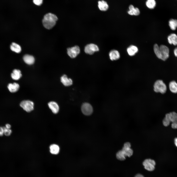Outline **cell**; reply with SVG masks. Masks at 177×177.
<instances>
[{"mask_svg": "<svg viewBox=\"0 0 177 177\" xmlns=\"http://www.w3.org/2000/svg\"><path fill=\"white\" fill-rule=\"evenodd\" d=\"M154 51L156 56L159 59L165 61L169 56V49L166 46L163 45L159 46L156 44L154 45Z\"/></svg>", "mask_w": 177, "mask_h": 177, "instance_id": "1", "label": "cell"}, {"mask_svg": "<svg viewBox=\"0 0 177 177\" xmlns=\"http://www.w3.org/2000/svg\"><path fill=\"white\" fill-rule=\"evenodd\" d=\"M58 20V17L56 15L49 13L46 14L44 16L42 20V23L45 28L50 29L55 25Z\"/></svg>", "mask_w": 177, "mask_h": 177, "instance_id": "2", "label": "cell"}, {"mask_svg": "<svg viewBox=\"0 0 177 177\" xmlns=\"http://www.w3.org/2000/svg\"><path fill=\"white\" fill-rule=\"evenodd\" d=\"M171 122V127L174 129L177 128V113L172 112L166 114L165 117L163 120V125L167 126Z\"/></svg>", "mask_w": 177, "mask_h": 177, "instance_id": "3", "label": "cell"}, {"mask_svg": "<svg viewBox=\"0 0 177 177\" xmlns=\"http://www.w3.org/2000/svg\"><path fill=\"white\" fill-rule=\"evenodd\" d=\"M153 90L156 92L160 93L163 94L165 93L166 86L162 80H158L154 82L153 85Z\"/></svg>", "mask_w": 177, "mask_h": 177, "instance_id": "4", "label": "cell"}, {"mask_svg": "<svg viewBox=\"0 0 177 177\" xmlns=\"http://www.w3.org/2000/svg\"><path fill=\"white\" fill-rule=\"evenodd\" d=\"M20 105L24 110L27 112H30L34 109V103L29 100L22 101L20 103Z\"/></svg>", "mask_w": 177, "mask_h": 177, "instance_id": "5", "label": "cell"}, {"mask_svg": "<svg viewBox=\"0 0 177 177\" xmlns=\"http://www.w3.org/2000/svg\"><path fill=\"white\" fill-rule=\"evenodd\" d=\"M143 164L146 169L148 171H152L155 169L156 163L154 160L149 159L144 160Z\"/></svg>", "mask_w": 177, "mask_h": 177, "instance_id": "6", "label": "cell"}, {"mask_svg": "<svg viewBox=\"0 0 177 177\" xmlns=\"http://www.w3.org/2000/svg\"><path fill=\"white\" fill-rule=\"evenodd\" d=\"M80 52V48L77 45L71 48H69L67 49V53L68 55L72 58H75Z\"/></svg>", "mask_w": 177, "mask_h": 177, "instance_id": "7", "label": "cell"}, {"mask_svg": "<svg viewBox=\"0 0 177 177\" xmlns=\"http://www.w3.org/2000/svg\"><path fill=\"white\" fill-rule=\"evenodd\" d=\"M99 48L96 44H90L87 45L85 47L84 51L87 54L91 55L96 52L99 51Z\"/></svg>", "mask_w": 177, "mask_h": 177, "instance_id": "8", "label": "cell"}, {"mask_svg": "<svg viewBox=\"0 0 177 177\" xmlns=\"http://www.w3.org/2000/svg\"><path fill=\"white\" fill-rule=\"evenodd\" d=\"M81 110L84 115L88 116L92 114L93 109L92 106L90 104L85 103L82 106Z\"/></svg>", "mask_w": 177, "mask_h": 177, "instance_id": "9", "label": "cell"}, {"mask_svg": "<svg viewBox=\"0 0 177 177\" xmlns=\"http://www.w3.org/2000/svg\"><path fill=\"white\" fill-rule=\"evenodd\" d=\"M48 105L53 113L56 114L59 112V106L57 103L54 101L50 102Z\"/></svg>", "mask_w": 177, "mask_h": 177, "instance_id": "10", "label": "cell"}, {"mask_svg": "<svg viewBox=\"0 0 177 177\" xmlns=\"http://www.w3.org/2000/svg\"><path fill=\"white\" fill-rule=\"evenodd\" d=\"M19 84L16 83H10L8 84L7 88L8 90L11 93H14L17 92L19 89Z\"/></svg>", "mask_w": 177, "mask_h": 177, "instance_id": "11", "label": "cell"}, {"mask_svg": "<svg viewBox=\"0 0 177 177\" xmlns=\"http://www.w3.org/2000/svg\"><path fill=\"white\" fill-rule=\"evenodd\" d=\"M110 59L112 61L116 60L120 58V54L118 51L113 50L110 51L109 53Z\"/></svg>", "mask_w": 177, "mask_h": 177, "instance_id": "12", "label": "cell"}, {"mask_svg": "<svg viewBox=\"0 0 177 177\" xmlns=\"http://www.w3.org/2000/svg\"><path fill=\"white\" fill-rule=\"evenodd\" d=\"M22 74L20 71L17 69H15L11 74L12 78L14 80H18L21 77Z\"/></svg>", "mask_w": 177, "mask_h": 177, "instance_id": "13", "label": "cell"}, {"mask_svg": "<svg viewBox=\"0 0 177 177\" xmlns=\"http://www.w3.org/2000/svg\"><path fill=\"white\" fill-rule=\"evenodd\" d=\"M23 60L24 62L28 65H31L33 64L35 61V59L34 57L31 55L26 54L23 57Z\"/></svg>", "mask_w": 177, "mask_h": 177, "instance_id": "14", "label": "cell"}, {"mask_svg": "<svg viewBox=\"0 0 177 177\" xmlns=\"http://www.w3.org/2000/svg\"><path fill=\"white\" fill-rule=\"evenodd\" d=\"M61 81L63 85L65 86H69L71 85L73 83V81L70 78H68L66 75H64L62 76L60 78Z\"/></svg>", "mask_w": 177, "mask_h": 177, "instance_id": "15", "label": "cell"}, {"mask_svg": "<svg viewBox=\"0 0 177 177\" xmlns=\"http://www.w3.org/2000/svg\"><path fill=\"white\" fill-rule=\"evenodd\" d=\"M167 39L170 44H173L175 45H177V36L176 34H171L168 37Z\"/></svg>", "mask_w": 177, "mask_h": 177, "instance_id": "16", "label": "cell"}, {"mask_svg": "<svg viewBox=\"0 0 177 177\" xmlns=\"http://www.w3.org/2000/svg\"><path fill=\"white\" fill-rule=\"evenodd\" d=\"M138 49L136 46L131 45L127 49V51L129 55L132 56L134 55L137 52Z\"/></svg>", "mask_w": 177, "mask_h": 177, "instance_id": "17", "label": "cell"}, {"mask_svg": "<svg viewBox=\"0 0 177 177\" xmlns=\"http://www.w3.org/2000/svg\"><path fill=\"white\" fill-rule=\"evenodd\" d=\"M98 6L99 9L102 11H105L108 8V5L107 2L103 0L98 2Z\"/></svg>", "mask_w": 177, "mask_h": 177, "instance_id": "18", "label": "cell"}, {"mask_svg": "<svg viewBox=\"0 0 177 177\" xmlns=\"http://www.w3.org/2000/svg\"><path fill=\"white\" fill-rule=\"evenodd\" d=\"M50 151V153L53 155L58 154L59 152L60 148L58 145L56 144H52L49 147Z\"/></svg>", "mask_w": 177, "mask_h": 177, "instance_id": "19", "label": "cell"}, {"mask_svg": "<svg viewBox=\"0 0 177 177\" xmlns=\"http://www.w3.org/2000/svg\"><path fill=\"white\" fill-rule=\"evenodd\" d=\"M10 48L12 51L17 53H20L21 51V48L20 46L15 42L12 43L11 44Z\"/></svg>", "mask_w": 177, "mask_h": 177, "instance_id": "20", "label": "cell"}, {"mask_svg": "<svg viewBox=\"0 0 177 177\" xmlns=\"http://www.w3.org/2000/svg\"><path fill=\"white\" fill-rule=\"evenodd\" d=\"M121 150L123 152L126 157L127 156L130 157L133 154V150L131 148L123 146Z\"/></svg>", "mask_w": 177, "mask_h": 177, "instance_id": "21", "label": "cell"}, {"mask_svg": "<svg viewBox=\"0 0 177 177\" xmlns=\"http://www.w3.org/2000/svg\"><path fill=\"white\" fill-rule=\"evenodd\" d=\"M169 87L170 91L174 93H177V83L174 81L170 82L169 84Z\"/></svg>", "mask_w": 177, "mask_h": 177, "instance_id": "22", "label": "cell"}, {"mask_svg": "<svg viewBox=\"0 0 177 177\" xmlns=\"http://www.w3.org/2000/svg\"><path fill=\"white\" fill-rule=\"evenodd\" d=\"M169 26L170 29L173 30H174L177 28V20L171 19L169 22Z\"/></svg>", "mask_w": 177, "mask_h": 177, "instance_id": "23", "label": "cell"}, {"mask_svg": "<svg viewBox=\"0 0 177 177\" xmlns=\"http://www.w3.org/2000/svg\"><path fill=\"white\" fill-rule=\"evenodd\" d=\"M117 158L120 161H123L126 159V156L122 150L118 151L116 154Z\"/></svg>", "mask_w": 177, "mask_h": 177, "instance_id": "24", "label": "cell"}, {"mask_svg": "<svg viewBox=\"0 0 177 177\" xmlns=\"http://www.w3.org/2000/svg\"><path fill=\"white\" fill-rule=\"evenodd\" d=\"M146 4L148 8L152 9L155 7L156 2L155 0H147L146 2Z\"/></svg>", "mask_w": 177, "mask_h": 177, "instance_id": "25", "label": "cell"}, {"mask_svg": "<svg viewBox=\"0 0 177 177\" xmlns=\"http://www.w3.org/2000/svg\"><path fill=\"white\" fill-rule=\"evenodd\" d=\"M4 134L6 136L10 135L12 133V131L10 129L6 128L5 127H3Z\"/></svg>", "mask_w": 177, "mask_h": 177, "instance_id": "26", "label": "cell"}, {"mask_svg": "<svg viewBox=\"0 0 177 177\" xmlns=\"http://www.w3.org/2000/svg\"><path fill=\"white\" fill-rule=\"evenodd\" d=\"M132 10L133 12V15H139L140 12L139 9L137 8H135Z\"/></svg>", "mask_w": 177, "mask_h": 177, "instance_id": "27", "label": "cell"}, {"mask_svg": "<svg viewBox=\"0 0 177 177\" xmlns=\"http://www.w3.org/2000/svg\"><path fill=\"white\" fill-rule=\"evenodd\" d=\"M33 3L35 5L39 6L42 3L43 0H33Z\"/></svg>", "mask_w": 177, "mask_h": 177, "instance_id": "28", "label": "cell"}, {"mask_svg": "<svg viewBox=\"0 0 177 177\" xmlns=\"http://www.w3.org/2000/svg\"><path fill=\"white\" fill-rule=\"evenodd\" d=\"M4 134L3 127H0V136H2Z\"/></svg>", "mask_w": 177, "mask_h": 177, "instance_id": "29", "label": "cell"}, {"mask_svg": "<svg viewBox=\"0 0 177 177\" xmlns=\"http://www.w3.org/2000/svg\"><path fill=\"white\" fill-rule=\"evenodd\" d=\"M174 53L175 56L177 57V47L174 49Z\"/></svg>", "mask_w": 177, "mask_h": 177, "instance_id": "30", "label": "cell"}, {"mask_svg": "<svg viewBox=\"0 0 177 177\" xmlns=\"http://www.w3.org/2000/svg\"><path fill=\"white\" fill-rule=\"evenodd\" d=\"M11 127V125L10 124H7L6 125L5 127L7 129H10Z\"/></svg>", "mask_w": 177, "mask_h": 177, "instance_id": "31", "label": "cell"}, {"mask_svg": "<svg viewBox=\"0 0 177 177\" xmlns=\"http://www.w3.org/2000/svg\"><path fill=\"white\" fill-rule=\"evenodd\" d=\"M134 177H144V176L140 174H138L136 175Z\"/></svg>", "mask_w": 177, "mask_h": 177, "instance_id": "32", "label": "cell"}, {"mask_svg": "<svg viewBox=\"0 0 177 177\" xmlns=\"http://www.w3.org/2000/svg\"><path fill=\"white\" fill-rule=\"evenodd\" d=\"M175 144L176 146L177 147V138H176L174 140Z\"/></svg>", "mask_w": 177, "mask_h": 177, "instance_id": "33", "label": "cell"}]
</instances>
